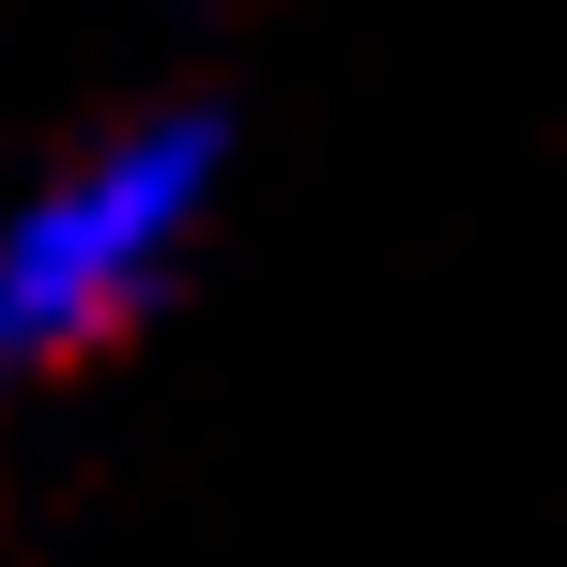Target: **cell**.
Wrapping results in <instances>:
<instances>
[{"instance_id":"1","label":"cell","mask_w":567,"mask_h":567,"mask_svg":"<svg viewBox=\"0 0 567 567\" xmlns=\"http://www.w3.org/2000/svg\"><path fill=\"white\" fill-rule=\"evenodd\" d=\"M215 185H230L215 107H154V123L93 138L78 169H47L0 215V383L93 369L123 322H154L169 277L199 261V230H215Z\"/></svg>"}]
</instances>
